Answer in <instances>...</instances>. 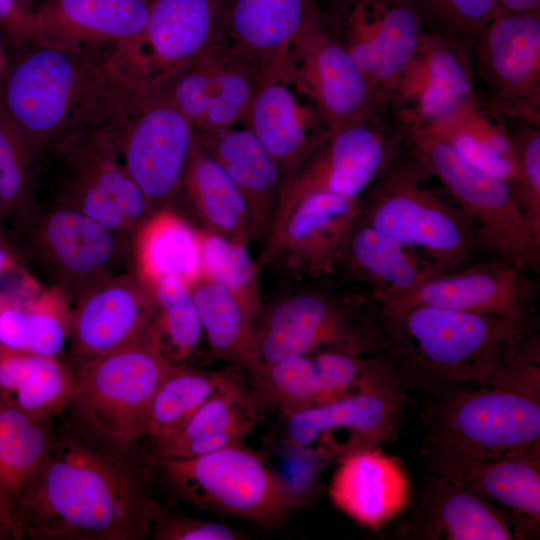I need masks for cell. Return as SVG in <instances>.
Returning a JSON list of instances; mask_svg holds the SVG:
<instances>
[{"label": "cell", "mask_w": 540, "mask_h": 540, "mask_svg": "<svg viewBox=\"0 0 540 540\" xmlns=\"http://www.w3.org/2000/svg\"><path fill=\"white\" fill-rule=\"evenodd\" d=\"M68 416L15 500V540L150 538L152 459Z\"/></svg>", "instance_id": "6da1fadb"}, {"label": "cell", "mask_w": 540, "mask_h": 540, "mask_svg": "<svg viewBox=\"0 0 540 540\" xmlns=\"http://www.w3.org/2000/svg\"><path fill=\"white\" fill-rule=\"evenodd\" d=\"M106 56L32 45L9 71L0 105L21 134L34 164L62 138L111 116L124 88Z\"/></svg>", "instance_id": "7a4b0ae2"}, {"label": "cell", "mask_w": 540, "mask_h": 540, "mask_svg": "<svg viewBox=\"0 0 540 540\" xmlns=\"http://www.w3.org/2000/svg\"><path fill=\"white\" fill-rule=\"evenodd\" d=\"M387 319L406 387L435 393L487 383L531 334V322L423 305Z\"/></svg>", "instance_id": "3957f363"}, {"label": "cell", "mask_w": 540, "mask_h": 540, "mask_svg": "<svg viewBox=\"0 0 540 540\" xmlns=\"http://www.w3.org/2000/svg\"><path fill=\"white\" fill-rule=\"evenodd\" d=\"M296 279L264 303L241 367L246 373L320 351L392 362L388 319L370 293Z\"/></svg>", "instance_id": "277c9868"}, {"label": "cell", "mask_w": 540, "mask_h": 540, "mask_svg": "<svg viewBox=\"0 0 540 540\" xmlns=\"http://www.w3.org/2000/svg\"><path fill=\"white\" fill-rule=\"evenodd\" d=\"M436 395L420 449L432 474L457 484L477 464L540 445V401L488 383Z\"/></svg>", "instance_id": "5b68a950"}, {"label": "cell", "mask_w": 540, "mask_h": 540, "mask_svg": "<svg viewBox=\"0 0 540 540\" xmlns=\"http://www.w3.org/2000/svg\"><path fill=\"white\" fill-rule=\"evenodd\" d=\"M428 169L404 142L361 197L360 219L387 233L435 272L469 264L484 246L473 221L432 190Z\"/></svg>", "instance_id": "8992f818"}, {"label": "cell", "mask_w": 540, "mask_h": 540, "mask_svg": "<svg viewBox=\"0 0 540 540\" xmlns=\"http://www.w3.org/2000/svg\"><path fill=\"white\" fill-rule=\"evenodd\" d=\"M41 158L48 159L50 175L36 201L72 207L131 241L153 213L124 163L118 107L68 134Z\"/></svg>", "instance_id": "52a82bcc"}, {"label": "cell", "mask_w": 540, "mask_h": 540, "mask_svg": "<svg viewBox=\"0 0 540 540\" xmlns=\"http://www.w3.org/2000/svg\"><path fill=\"white\" fill-rule=\"evenodd\" d=\"M8 239L22 265L68 302L131 261L132 241L64 204L35 201L11 223Z\"/></svg>", "instance_id": "ba28073f"}, {"label": "cell", "mask_w": 540, "mask_h": 540, "mask_svg": "<svg viewBox=\"0 0 540 540\" xmlns=\"http://www.w3.org/2000/svg\"><path fill=\"white\" fill-rule=\"evenodd\" d=\"M166 486L195 508L278 525L298 497L284 477L242 442L190 458H155Z\"/></svg>", "instance_id": "9c48e42d"}, {"label": "cell", "mask_w": 540, "mask_h": 540, "mask_svg": "<svg viewBox=\"0 0 540 540\" xmlns=\"http://www.w3.org/2000/svg\"><path fill=\"white\" fill-rule=\"evenodd\" d=\"M405 142L473 221L496 258L525 271L538 267L540 242L509 182L478 168L444 139L411 122Z\"/></svg>", "instance_id": "30bf717a"}, {"label": "cell", "mask_w": 540, "mask_h": 540, "mask_svg": "<svg viewBox=\"0 0 540 540\" xmlns=\"http://www.w3.org/2000/svg\"><path fill=\"white\" fill-rule=\"evenodd\" d=\"M174 366L151 332L78 366L66 409L70 416L102 435L140 447L152 399Z\"/></svg>", "instance_id": "8fae6325"}, {"label": "cell", "mask_w": 540, "mask_h": 540, "mask_svg": "<svg viewBox=\"0 0 540 540\" xmlns=\"http://www.w3.org/2000/svg\"><path fill=\"white\" fill-rule=\"evenodd\" d=\"M408 125L406 110L392 98L332 130L308 159L284 176L274 220L311 193L361 198L403 146Z\"/></svg>", "instance_id": "7c38bea8"}, {"label": "cell", "mask_w": 540, "mask_h": 540, "mask_svg": "<svg viewBox=\"0 0 540 540\" xmlns=\"http://www.w3.org/2000/svg\"><path fill=\"white\" fill-rule=\"evenodd\" d=\"M406 388L393 362L372 358L354 392L285 415L286 444L335 463L358 449L387 444L399 432Z\"/></svg>", "instance_id": "4fadbf2b"}, {"label": "cell", "mask_w": 540, "mask_h": 540, "mask_svg": "<svg viewBox=\"0 0 540 540\" xmlns=\"http://www.w3.org/2000/svg\"><path fill=\"white\" fill-rule=\"evenodd\" d=\"M223 41L222 0H152L144 30L112 49L105 67L125 89L152 90Z\"/></svg>", "instance_id": "5bb4252c"}, {"label": "cell", "mask_w": 540, "mask_h": 540, "mask_svg": "<svg viewBox=\"0 0 540 540\" xmlns=\"http://www.w3.org/2000/svg\"><path fill=\"white\" fill-rule=\"evenodd\" d=\"M118 117L124 163L153 212L174 208L195 141V128L173 102L166 85L125 89Z\"/></svg>", "instance_id": "9a60e30c"}, {"label": "cell", "mask_w": 540, "mask_h": 540, "mask_svg": "<svg viewBox=\"0 0 540 540\" xmlns=\"http://www.w3.org/2000/svg\"><path fill=\"white\" fill-rule=\"evenodd\" d=\"M362 209L361 198L330 192L304 196L273 221L255 259L260 274L272 266L288 277L334 275L343 244Z\"/></svg>", "instance_id": "2e32d148"}, {"label": "cell", "mask_w": 540, "mask_h": 540, "mask_svg": "<svg viewBox=\"0 0 540 540\" xmlns=\"http://www.w3.org/2000/svg\"><path fill=\"white\" fill-rule=\"evenodd\" d=\"M471 51L488 90L486 109L499 119L540 124V13L502 9Z\"/></svg>", "instance_id": "e0dca14e"}, {"label": "cell", "mask_w": 540, "mask_h": 540, "mask_svg": "<svg viewBox=\"0 0 540 540\" xmlns=\"http://www.w3.org/2000/svg\"><path fill=\"white\" fill-rule=\"evenodd\" d=\"M289 84L306 95L330 132L359 119L395 98L378 89L340 41L310 20L290 50Z\"/></svg>", "instance_id": "ac0fdd59"}, {"label": "cell", "mask_w": 540, "mask_h": 540, "mask_svg": "<svg viewBox=\"0 0 540 540\" xmlns=\"http://www.w3.org/2000/svg\"><path fill=\"white\" fill-rule=\"evenodd\" d=\"M340 43L365 76L395 97L426 32L407 0H346Z\"/></svg>", "instance_id": "d6986e66"}, {"label": "cell", "mask_w": 540, "mask_h": 540, "mask_svg": "<svg viewBox=\"0 0 540 540\" xmlns=\"http://www.w3.org/2000/svg\"><path fill=\"white\" fill-rule=\"evenodd\" d=\"M155 310L150 287L134 270L120 271L86 291L75 301L68 321L74 370L148 336Z\"/></svg>", "instance_id": "ffe728a7"}, {"label": "cell", "mask_w": 540, "mask_h": 540, "mask_svg": "<svg viewBox=\"0 0 540 540\" xmlns=\"http://www.w3.org/2000/svg\"><path fill=\"white\" fill-rule=\"evenodd\" d=\"M526 272L498 258L467 264L432 274L408 294L381 306V310L387 318H393L411 307L423 305L531 322L534 284Z\"/></svg>", "instance_id": "44dd1931"}, {"label": "cell", "mask_w": 540, "mask_h": 540, "mask_svg": "<svg viewBox=\"0 0 540 540\" xmlns=\"http://www.w3.org/2000/svg\"><path fill=\"white\" fill-rule=\"evenodd\" d=\"M224 41L263 79L289 83L290 50L320 16L315 0H222Z\"/></svg>", "instance_id": "7402d4cb"}, {"label": "cell", "mask_w": 540, "mask_h": 540, "mask_svg": "<svg viewBox=\"0 0 540 540\" xmlns=\"http://www.w3.org/2000/svg\"><path fill=\"white\" fill-rule=\"evenodd\" d=\"M471 49L426 33L395 97L412 123L433 125L484 105L474 90Z\"/></svg>", "instance_id": "603a6c76"}, {"label": "cell", "mask_w": 540, "mask_h": 540, "mask_svg": "<svg viewBox=\"0 0 540 540\" xmlns=\"http://www.w3.org/2000/svg\"><path fill=\"white\" fill-rule=\"evenodd\" d=\"M371 358L320 351L291 357L247 375L260 404L276 408L285 416L354 392Z\"/></svg>", "instance_id": "cb8c5ba5"}, {"label": "cell", "mask_w": 540, "mask_h": 540, "mask_svg": "<svg viewBox=\"0 0 540 540\" xmlns=\"http://www.w3.org/2000/svg\"><path fill=\"white\" fill-rule=\"evenodd\" d=\"M147 0H46L34 14L32 45L101 54L145 28Z\"/></svg>", "instance_id": "d4e9b609"}, {"label": "cell", "mask_w": 540, "mask_h": 540, "mask_svg": "<svg viewBox=\"0 0 540 540\" xmlns=\"http://www.w3.org/2000/svg\"><path fill=\"white\" fill-rule=\"evenodd\" d=\"M403 535L422 540L519 538L506 514L463 485L432 474L420 488Z\"/></svg>", "instance_id": "484cf974"}, {"label": "cell", "mask_w": 540, "mask_h": 540, "mask_svg": "<svg viewBox=\"0 0 540 540\" xmlns=\"http://www.w3.org/2000/svg\"><path fill=\"white\" fill-rule=\"evenodd\" d=\"M337 464L329 497L337 509L360 525L379 529L411 503V481L405 466L381 447L358 449Z\"/></svg>", "instance_id": "4316f807"}, {"label": "cell", "mask_w": 540, "mask_h": 540, "mask_svg": "<svg viewBox=\"0 0 540 540\" xmlns=\"http://www.w3.org/2000/svg\"><path fill=\"white\" fill-rule=\"evenodd\" d=\"M241 125L285 175L308 159L330 134L318 110L299 100L289 83L276 79L262 80Z\"/></svg>", "instance_id": "83f0119b"}, {"label": "cell", "mask_w": 540, "mask_h": 540, "mask_svg": "<svg viewBox=\"0 0 540 540\" xmlns=\"http://www.w3.org/2000/svg\"><path fill=\"white\" fill-rule=\"evenodd\" d=\"M434 273L398 240L359 217L343 244L334 275L367 288L381 307Z\"/></svg>", "instance_id": "f1b7e54d"}, {"label": "cell", "mask_w": 540, "mask_h": 540, "mask_svg": "<svg viewBox=\"0 0 540 540\" xmlns=\"http://www.w3.org/2000/svg\"><path fill=\"white\" fill-rule=\"evenodd\" d=\"M197 143L226 171L244 196L254 239L268 235L275 216L284 171L243 125L195 130Z\"/></svg>", "instance_id": "f546056e"}, {"label": "cell", "mask_w": 540, "mask_h": 540, "mask_svg": "<svg viewBox=\"0 0 540 540\" xmlns=\"http://www.w3.org/2000/svg\"><path fill=\"white\" fill-rule=\"evenodd\" d=\"M260 402L235 375L191 416L171 439L152 449L155 458H190L241 443L251 432Z\"/></svg>", "instance_id": "4dcf8cb0"}, {"label": "cell", "mask_w": 540, "mask_h": 540, "mask_svg": "<svg viewBox=\"0 0 540 540\" xmlns=\"http://www.w3.org/2000/svg\"><path fill=\"white\" fill-rule=\"evenodd\" d=\"M176 212H153L133 236V270L148 286L166 278L191 286L202 275L199 229Z\"/></svg>", "instance_id": "1f68e13d"}, {"label": "cell", "mask_w": 540, "mask_h": 540, "mask_svg": "<svg viewBox=\"0 0 540 540\" xmlns=\"http://www.w3.org/2000/svg\"><path fill=\"white\" fill-rule=\"evenodd\" d=\"M457 484L499 507L520 539L539 535L540 445L521 454L477 464Z\"/></svg>", "instance_id": "d6a6232c"}, {"label": "cell", "mask_w": 540, "mask_h": 540, "mask_svg": "<svg viewBox=\"0 0 540 540\" xmlns=\"http://www.w3.org/2000/svg\"><path fill=\"white\" fill-rule=\"evenodd\" d=\"M182 190L203 225L201 229L246 245L254 239L244 196L196 139L185 167Z\"/></svg>", "instance_id": "836d02e7"}, {"label": "cell", "mask_w": 540, "mask_h": 540, "mask_svg": "<svg viewBox=\"0 0 540 540\" xmlns=\"http://www.w3.org/2000/svg\"><path fill=\"white\" fill-rule=\"evenodd\" d=\"M76 381L73 366L0 346V397L38 418L50 419L69 404Z\"/></svg>", "instance_id": "e575fe53"}, {"label": "cell", "mask_w": 540, "mask_h": 540, "mask_svg": "<svg viewBox=\"0 0 540 540\" xmlns=\"http://www.w3.org/2000/svg\"><path fill=\"white\" fill-rule=\"evenodd\" d=\"M67 303L52 289L27 298L0 293V346L58 357L68 337Z\"/></svg>", "instance_id": "d590c367"}, {"label": "cell", "mask_w": 540, "mask_h": 540, "mask_svg": "<svg viewBox=\"0 0 540 540\" xmlns=\"http://www.w3.org/2000/svg\"><path fill=\"white\" fill-rule=\"evenodd\" d=\"M235 375L228 369L198 370L175 364L148 411L143 439L149 442L150 451L175 436L199 407Z\"/></svg>", "instance_id": "8d00e7d4"}, {"label": "cell", "mask_w": 540, "mask_h": 540, "mask_svg": "<svg viewBox=\"0 0 540 540\" xmlns=\"http://www.w3.org/2000/svg\"><path fill=\"white\" fill-rule=\"evenodd\" d=\"M190 289L212 354L241 368L251 343L255 319L229 290L205 275H201Z\"/></svg>", "instance_id": "74e56055"}, {"label": "cell", "mask_w": 540, "mask_h": 540, "mask_svg": "<svg viewBox=\"0 0 540 540\" xmlns=\"http://www.w3.org/2000/svg\"><path fill=\"white\" fill-rule=\"evenodd\" d=\"M54 426L0 397V489L15 503L43 459Z\"/></svg>", "instance_id": "f35d334b"}, {"label": "cell", "mask_w": 540, "mask_h": 540, "mask_svg": "<svg viewBox=\"0 0 540 540\" xmlns=\"http://www.w3.org/2000/svg\"><path fill=\"white\" fill-rule=\"evenodd\" d=\"M490 114L480 106L451 120L420 127L444 139L470 163L512 185L514 166L507 128L493 122L496 116Z\"/></svg>", "instance_id": "ab89813d"}, {"label": "cell", "mask_w": 540, "mask_h": 540, "mask_svg": "<svg viewBox=\"0 0 540 540\" xmlns=\"http://www.w3.org/2000/svg\"><path fill=\"white\" fill-rule=\"evenodd\" d=\"M149 287L156 304L152 336L165 356L180 364L195 351L204 336L190 286L166 278Z\"/></svg>", "instance_id": "60d3db41"}, {"label": "cell", "mask_w": 540, "mask_h": 540, "mask_svg": "<svg viewBox=\"0 0 540 540\" xmlns=\"http://www.w3.org/2000/svg\"><path fill=\"white\" fill-rule=\"evenodd\" d=\"M202 275L229 290L257 322L263 299L260 272L248 245L199 229Z\"/></svg>", "instance_id": "b9f144b4"}, {"label": "cell", "mask_w": 540, "mask_h": 540, "mask_svg": "<svg viewBox=\"0 0 540 540\" xmlns=\"http://www.w3.org/2000/svg\"><path fill=\"white\" fill-rule=\"evenodd\" d=\"M263 77L225 43L220 46L204 123L198 130L241 124Z\"/></svg>", "instance_id": "7bdbcfd3"}, {"label": "cell", "mask_w": 540, "mask_h": 540, "mask_svg": "<svg viewBox=\"0 0 540 540\" xmlns=\"http://www.w3.org/2000/svg\"><path fill=\"white\" fill-rule=\"evenodd\" d=\"M426 33L471 49L502 10L498 0H407Z\"/></svg>", "instance_id": "ee69618b"}, {"label": "cell", "mask_w": 540, "mask_h": 540, "mask_svg": "<svg viewBox=\"0 0 540 540\" xmlns=\"http://www.w3.org/2000/svg\"><path fill=\"white\" fill-rule=\"evenodd\" d=\"M34 166L21 134L0 105V205L9 224L35 203Z\"/></svg>", "instance_id": "f6af8a7d"}, {"label": "cell", "mask_w": 540, "mask_h": 540, "mask_svg": "<svg viewBox=\"0 0 540 540\" xmlns=\"http://www.w3.org/2000/svg\"><path fill=\"white\" fill-rule=\"evenodd\" d=\"M514 174L512 187L535 239L540 242V128L524 123L507 129Z\"/></svg>", "instance_id": "bcb514c9"}, {"label": "cell", "mask_w": 540, "mask_h": 540, "mask_svg": "<svg viewBox=\"0 0 540 540\" xmlns=\"http://www.w3.org/2000/svg\"><path fill=\"white\" fill-rule=\"evenodd\" d=\"M150 538L155 540H240L245 535L226 524L172 513L158 505Z\"/></svg>", "instance_id": "7dc6e473"}, {"label": "cell", "mask_w": 540, "mask_h": 540, "mask_svg": "<svg viewBox=\"0 0 540 540\" xmlns=\"http://www.w3.org/2000/svg\"><path fill=\"white\" fill-rule=\"evenodd\" d=\"M487 383L540 401L539 335L531 333L515 356Z\"/></svg>", "instance_id": "c3c4849f"}, {"label": "cell", "mask_w": 540, "mask_h": 540, "mask_svg": "<svg viewBox=\"0 0 540 540\" xmlns=\"http://www.w3.org/2000/svg\"><path fill=\"white\" fill-rule=\"evenodd\" d=\"M0 26L19 47L32 44L34 14L19 0H0Z\"/></svg>", "instance_id": "681fc988"}, {"label": "cell", "mask_w": 540, "mask_h": 540, "mask_svg": "<svg viewBox=\"0 0 540 540\" xmlns=\"http://www.w3.org/2000/svg\"><path fill=\"white\" fill-rule=\"evenodd\" d=\"M22 266L8 237L0 233V276L8 272L19 271Z\"/></svg>", "instance_id": "f907efd6"}, {"label": "cell", "mask_w": 540, "mask_h": 540, "mask_svg": "<svg viewBox=\"0 0 540 540\" xmlns=\"http://www.w3.org/2000/svg\"><path fill=\"white\" fill-rule=\"evenodd\" d=\"M13 510V503L0 489V540H15Z\"/></svg>", "instance_id": "816d5d0a"}, {"label": "cell", "mask_w": 540, "mask_h": 540, "mask_svg": "<svg viewBox=\"0 0 540 540\" xmlns=\"http://www.w3.org/2000/svg\"><path fill=\"white\" fill-rule=\"evenodd\" d=\"M500 7L511 13L538 14L540 0H498Z\"/></svg>", "instance_id": "f5cc1de1"}, {"label": "cell", "mask_w": 540, "mask_h": 540, "mask_svg": "<svg viewBox=\"0 0 540 540\" xmlns=\"http://www.w3.org/2000/svg\"><path fill=\"white\" fill-rule=\"evenodd\" d=\"M8 220H7V217L0 205V233L8 236V230H9V226H8Z\"/></svg>", "instance_id": "db71d44e"}, {"label": "cell", "mask_w": 540, "mask_h": 540, "mask_svg": "<svg viewBox=\"0 0 540 540\" xmlns=\"http://www.w3.org/2000/svg\"><path fill=\"white\" fill-rule=\"evenodd\" d=\"M24 7L30 10L32 0H19ZM31 11V10H30Z\"/></svg>", "instance_id": "11a10c76"}, {"label": "cell", "mask_w": 540, "mask_h": 540, "mask_svg": "<svg viewBox=\"0 0 540 540\" xmlns=\"http://www.w3.org/2000/svg\"><path fill=\"white\" fill-rule=\"evenodd\" d=\"M1 69H2V55H1V50H0V73H1Z\"/></svg>", "instance_id": "9f6ffc18"}]
</instances>
